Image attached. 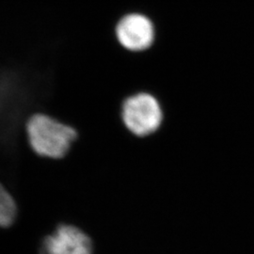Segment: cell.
<instances>
[{
    "instance_id": "obj_6",
    "label": "cell",
    "mask_w": 254,
    "mask_h": 254,
    "mask_svg": "<svg viewBox=\"0 0 254 254\" xmlns=\"http://www.w3.org/2000/svg\"><path fill=\"white\" fill-rule=\"evenodd\" d=\"M15 74L12 73H0V101L7 99V94L10 93L11 90H13L12 86L15 84Z\"/></svg>"
},
{
    "instance_id": "obj_1",
    "label": "cell",
    "mask_w": 254,
    "mask_h": 254,
    "mask_svg": "<svg viewBox=\"0 0 254 254\" xmlns=\"http://www.w3.org/2000/svg\"><path fill=\"white\" fill-rule=\"evenodd\" d=\"M27 136L31 148L36 154L63 158L69 152L77 132L45 114H35L27 121Z\"/></svg>"
},
{
    "instance_id": "obj_2",
    "label": "cell",
    "mask_w": 254,
    "mask_h": 254,
    "mask_svg": "<svg viewBox=\"0 0 254 254\" xmlns=\"http://www.w3.org/2000/svg\"><path fill=\"white\" fill-rule=\"evenodd\" d=\"M121 114L127 130L138 137L152 136L163 126V108L158 99L148 92L128 96L123 102Z\"/></svg>"
},
{
    "instance_id": "obj_4",
    "label": "cell",
    "mask_w": 254,
    "mask_h": 254,
    "mask_svg": "<svg viewBox=\"0 0 254 254\" xmlns=\"http://www.w3.org/2000/svg\"><path fill=\"white\" fill-rule=\"evenodd\" d=\"M115 33L120 45L129 51H143L152 46L154 29L151 20L139 13H130L119 21Z\"/></svg>"
},
{
    "instance_id": "obj_3",
    "label": "cell",
    "mask_w": 254,
    "mask_h": 254,
    "mask_svg": "<svg viewBox=\"0 0 254 254\" xmlns=\"http://www.w3.org/2000/svg\"><path fill=\"white\" fill-rule=\"evenodd\" d=\"M92 241L80 229L72 225L58 226L46 236L40 247V254H92Z\"/></svg>"
},
{
    "instance_id": "obj_5",
    "label": "cell",
    "mask_w": 254,
    "mask_h": 254,
    "mask_svg": "<svg viewBox=\"0 0 254 254\" xmlns=\"http://www.w3.org/2000/svg\"><path fill=\"white\" fill-rule=\"evenodd\" d=\"M17 214L15 201L0 184V227L10 226Z\"/></svg>"
}]
</instances>
